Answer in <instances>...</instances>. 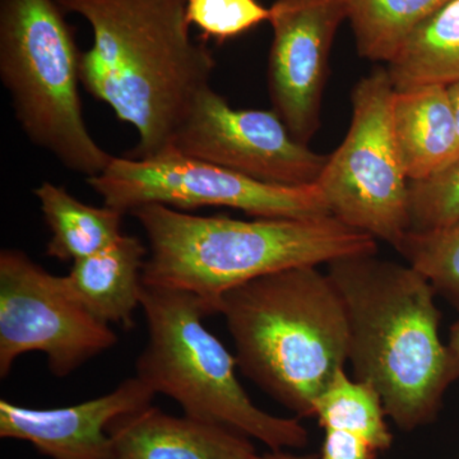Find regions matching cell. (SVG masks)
Returning <instances> with one entry per match:
<instances>
[{"label": "cell", "instance_id": "9", "mask_svg": "<svg viewBox=\"0 0 459 459\" xmlns=\"http://www.w3.org/2000/svg\"><path fill=\"white\" fill-rule=\"evenodd\" d=\"M117 333L69 291L65 277L17 249L0 253V377L27 352L47 355L56 377L113 349Z\"/></svg>", "mask_w": 459, "mask_h": 459}, {"label": "cell", "instance_id": "6", "mask_svg": "<svg viewBox=\"0 0 459 459\" xmlns=\"http://www.w3.org/2000/svg\"><path fill=\"white\" fill-rule=\"evenodd\" d=\"M63 12L56 0H0V77L29 140L90 179L114 156L84 122L82 51Z\"/></svg>", "mask_w": 459, "mask_h": 459}, {"label": "cell", "instance_id": "15", "mask_svg": "<svg viewBox=\"0 0 459 459\" xmlns=\"http://www.w3.org/2000/svg\"><path fill=\"white\" fill-rule=\"evenodd\" d=\"M148 255L140 238L123 234L95 255L74 262L65 282L93 316L124 329L141 307L142 273Z\"/></svg>", "mask_w": 459, "mask_h": 459}, {"label": "cell", "instance_id": "8", "mask_svg": "<svg viewBox=\"0 0 459 459\" xmlns=\"http://www.w3.org/2000/svg\"><path fill=\"white\" fill-rule=\"evenodd\" d=\"M87 183L105 205L124 214L156 204L177 210L229 207L258 219L332 216L316 184L285 186L263 183L172 150L144 160L114 156L107 170Z\"/></svg>", "mask_w": 459, "mask_h": 459}, {"label": "cell", "instance_id": "1", "mask_svg": "<svg viewBox=\"0 0 459 459\" xmlns=\"http://www.w3.org/2000/svg\"><path fill=\"white\" fill-rule=\"evenodd\" d=\"M80 14L93 44L81 56V81L138 135L132 159L171 150L199 93L211 86L214 57L193 40L186 0H56Z\"/></svg>", "mask_w": 459, "mask_h": 459}, {"label": "cell", "instance_id": "16", "mask_svg": "<svg viewBox=\"0 0 459 459\" xmlns=\"http://www.w3.org/2000/svg\"><path fill=\"white\" fill-rule=\"evenodd\" d=\"M395 91L459 82V0H449L407 36L386 63Z\"/></svg>", "mask_w": 459, "mask_h": 459}, {"label": "cell", "instance_id": "7", "mask_svg": "<svg viewBox=\"0 0 459 459\" xmlns=\"http://www.w3.org/2000/svg\"><path fill=\"white\" fill-rule=\"evenodd\" d=\"M394 87L377 66L353 87L349 132L316 186L332 216L350 228L398 247L410 231V180L392 133Z\"/></svg>", "mask_w": 459, "mask_h": 459}, {"label": "cell", "instance_id": "26", "mask_svg": "<svg viewBox=\"0 0 459 459\" xmlns=\"http://www.w3.org/2000/svg\"><path fill=\"white\" fill-rule=\"evenodd\" d=\"M448 344L459 358V319L452 325Z\"/></svg>", "mask_w": 459, "mask_h": 459}, {"label": "cell", "instance_id": "18", "mask_svg": "<svg viewBox=\"0 0 459 459\" xmlns=\"http://www.w3.org/2000/svg\"><path fill=\"white\" fill-rule=\"evenodd\" d=\"M449 0H346L356 48L370 62H391L413 30Z\"/></svg>", "mask_w": 459, "mask_h": 459}, {"label": "cell", "instance_id": "25", "mask_svg": "<svg viewBox=\"0 0 459 459\" xmlns=\"http://www.w3.org/2000/svg\"><path fill=\"white\" fill-rule=\"evenodd\" d=\"M252 459H313L312 457H301V455H291V453H287L285 451H271V453H267V455H255V457Z\"/></svg>", "mask_w": 459, "mask_h": 459}, {"label": "cell", "instance_id": "19", "mask_svg": "<svg viewBox=\"0 0 459 459\" xmlns=\"http://www.w3.org/2000/svg\"><path fill=\"white\" fill-rule=\"evenodd\" d=\"M314 416L325 430L358 435L377 452L391 448L394 437L379 394L368 383L340 370L316 398Z\"/></svg>", "mask_w": 459, "mask_h": 459}, {"label": "cell", "instance_id": "10", "mask_svg": "<svg viewBox=\"0 0 459 459\" xmlns=\"http://www.w3.org/2000/svg\"><path fill=\"white\" fill-rule=\"evenodd\" d=\"M171 150L285 186H316L328 161V155L295 140L273 108L230 107L211 86L193 102L175 133Z\"/></svg>", "mask_w": 459, "mask_h": 459}, {"label": "cell", "instance_id": "12", "mask_svg": "<svg viewBox=\"0 0 459 459\" xmlns=\"http://www.w3.org/2000/svg\"><path fill=\"white\" fill-rule=\"evenodd\" d=\"M156 394L140 377H129L110 394L56 407L30 409L0 401V437L31 443L51 459H111L108 434L113 420L152 404Z\"/></svg>", "mask_w": 459, "mask_h": 459}, {"label": "cell", "instance_id": "27", "mask_svg": "<svg viewBox=\"0 0 459 459\" xmlns=\"http://www.w3.org/2000/svg\"><path fill=\"white\" fill-rule=\"evenodd\" d=\"M111 459H122V458H119V457H117V455H114V457H113V458H111Z\"/></svg>", "mask_w": 459, "mask_h": 459}, {"label": "cell", "instance_id": "21", "mask_svg": "<svg viewBox=\"0 0 459 459\" xmlns=\"http://www.w3.org/2000/svg\"><path fill=\"white\" fill-rule=\"evenodd\" d=\"M410 231L446 228L459 220V159L421 181L410 183Z\"/></svg>", "mask_w": 459, "mask_h": 459}, {"label": "cell", "instance_id": "5", "mask_svg": "<svg viewBox=\"0 0 459 459\" xmlns=\"http://www.w3.org/2000/svg\"><path fill=\"white\" fill-rule=\"evenodd\" d=\"M141 307L148 338L135 377L156 394L170 397L189 418L231 429L271 451L307 446L309 435L298 419L271 415L250 400L237 358L204 325L210 313L201 299L142 282Z\"/></svg>", "mask_w": 459, "mask_h": 459}, {"label": "cell", "instance_id": "14", "mask_svg": "<svg viewBox=\"0 0 459 459\" xmlns=\"http://www.w3.org/2000/svg\"><path fill=\"white\" fill-rule=\"evenodd\" d=\"M391 124L410 183L429 179L449 165L457 146V124L446 86L394 91Z\"/></svg>", "mask_w": 459, "mask_h": 459}, {"label": "cell", "instance_id": "20", "mask_svg": "<svg viewBox=\"0 0 459 459\" xmlns=\"http://www.w3.org/2000/svg\"><path fill=\"white\" fill-rule=\"evenodd\" d=\"M459 312V220L430 231H409L395 247Z\"/></svg>", "mask_w": 459, "mask_h": 459}, {"label": "cell", "instance_id": "22", "mask_svg": "<svg viewBox=\"0 0 459 459\" xmlns=\"http://www.w3.org/2000/svg\"><path fill=\"white\" fill-rule=\"evenodd\" d=\"M271 9L258 0H186V20L208 38L223 41L270 22Z\"/></svg>", "mask_w": 459, "mask_h": 459}, {"label": "cell", "instance_id": "13", "mask_svg": "<svg viewBox=\"0 0 459 459\" xmlns=\"http://www.w3.org/2000/svg\"><path fill=\"white\" fill-rule=\"evenodd\" d=\"M114 455L122 459H252L247 435L184 415H168L152 404L110 422Z\"/></svg>", "mask_w": 459, "mask_h": 459}, {"label": "cell", "instance_id": "17", "mask_svg": "<svg viewBox=\"0 0 459 459\" xmlns=\"http://www.w3.org/2000/svg\"><path fill=\"white\" fill-rule=\"evenodd\" d=\"M51 238L47 255L75 262L105 249L122 237L124 213L114 208L93 207L74 198L63 186L44 181L35 189Z\"/></svg>", "mask_w": 459, "mask_h": 459}, {"label": "cell", "instance_id": "2", "mask_svg": "<svg viewBox=\"0 0 459 459\" xmlns=\"http://www.w3.org/2000/svg\"><path fill=\"white\" fill-rule=\"evenodd\" d=\"M327 265L346 310L355 379L376 389L401 430L430 424L459 379V358L440 338L433 286L410 264L377 255Z\"/></svg>", "mask_w": 459, "mask_h": 459}, {"label": "cell", "instance_id": "24", "mask_svg": "<svg viewBox=\"0 0 459 459\" xmlns=\"http://www.w3.org/2000/svg\"><path fill=\"white\" fill-rule=\"evenodd\" d=\"M446 89H448L453 113H455V124H457V146H455V153H453L451 162H449V165H451L459 159V82L452 84V86L446 87Z\"/></svg>", "mask_w": 459, "mask_h": 459}, {"label": "cell", "instance_id": "4", "mask_svg": "<svg viewBox=\"0 0 459 459\" xmlns=\"http://www.w3.org/2000/svg\"><path fill=\"white\" fill-rule=\"evenodd\" d=\"M244 376L299 418L349 362V325L336 287L316 265L265 274L223 295Z\"/></svg>", "mask_w": 459, "mask_h": 459}, {"label": "cell", "instance_id": "11", "mask_svg": "<svg viewBox=\"0 0 459 459\" xmlns=\"http://www.w3.org/2000/svg\"><path fill=\"white\" fill-rule=\"evenodd\" d=\"M268 87L273 110L295 140L307 144L318 131L329 54L346 0H276Z\"/></svg>", "mask_w": 459, "mask_h": 459}, {"label": "cell", "instance_id": "3", "mask_svg": "<svg viewBox=\"0 0 459 459\" xmlns=\"http://www.w3.org/2000/svg\"><path fill=\"white\" fill-rule=\"evenodd\" d=\"M131 214L148 240L142 282L197 296L210 316L223 295L265 274L377 252V238L334 216L243 221L156 204Z\"/></svg>", "mask_w": 459, "mask_h": 459}, {"label": "cell", "instance_id": "23", "mask_svg": "<svg viewBox=\"0 0 459 459\" xmlns=\"http://www.w3.org/2000/svg\"><path fill=\"white\" fill-rule=\"evenodd\" d=\"M319 459H377V452L358 435L341 430H325Z\"/></svg>", "mask_w": 459, "mask_h": 459}]
</instances>
